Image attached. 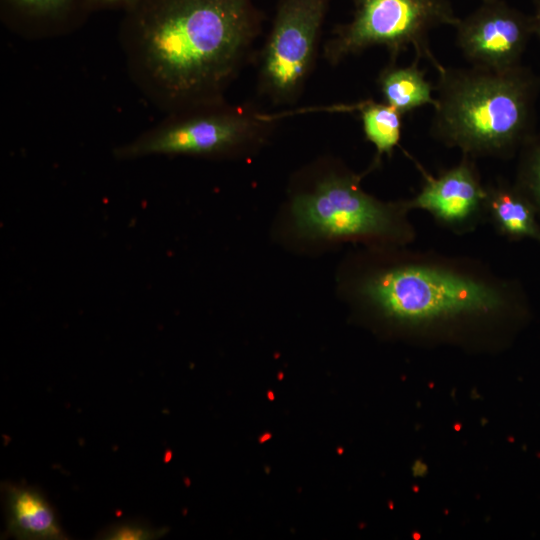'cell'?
Segmentation results:
<instances>
[{
  "instance_id": "6da1fadb",
  "label": "cell",
  "mask_w": 540,
  "mask_h": 540,
  "mask_svg": "<svg viewBox=\"0 0 540 540\" xmlns=\"http://www.w3.org/2000/svg\"><path fill=\"white\" fill-rule=\"evenodd\" d=\"M263 22L253 0H138L121 38L140 86L173 112L224 99Z\"/></svg>"
},
{
  "instance_id": "7a4b0ae2",
  "label": "cell",
  "mask_w": 540,
  "mask_h": 540,
  "mask_svg": "<svg viewBox=\"0 0 540 540\" xmlns=\"http://www.w3.org/2000/svg\"><path fill=\"white\" fill-rule=\"evenodd\" d=\"M354 262L346 293L394 328L428 335L490 329L522 318L527 293L480 259L406 246H369Z\"/></svg>"
},
{
  "instance_id": "3957f363",
  "label": "cell",
  "mask_w": 540,
  "mask_h": 540,
  "mask_svg": "<svg viewBox=\"0 0 540 540\" xmlns=\"http://www.w3.org/2000/svg\"><path fill=\"white\" fill-rule=\"evenodd\" d=\"M430 134L462 154L510 159L535 130L540 77L526 66L496 71L443 67Z\"/></svg>"
},
{
  "instance_id": "277c9868",
  "label": "cell",
  "mask_w": 540,
  "mask_h": 540,
  "mask_svg": "<svg viewBox=\"0 0 540 540\" xmlns=\"http://www.w3.org/2000/svg\"><path fill=\"white\" fill-rule=\"evenodd\" d=\"M331 165L292 198L294 226L310 239L358 241L368 246H406L417 233L408 199L382 201L363 190L361 179Z\"/></svg>"
},
{
  "instance_id": "5b68a950",
  "label": "cell",
  "mask_w": 540,
  "mask_h": 540,
  "mask_svg": "<svg viewBox=\"0 0 540 540\" xmlns=\"http://www.w3.org/2000/svg\"><path fill=\"white\" fill-rule=\"evenodd\" d=\"M277 116L253 104H229L225 99L171 112L166 120L114 149L121 160L152 155L205 158L239 156L260 148L271 136Z\"/></svg>"
},
{
  "instance_id": "8992f818",
  "label": "cell",
  "mask_w": 540,
  "mask_h": 540,
  "mask_svg": "<svg viewBox=\"0 0 540 540\" xmlns=\"http://www.w3.org/2000/svg\"><path fill=\"white\" fill-rule=\"evenodd\" d=\"M352 20L336 26L323 47V57L337 65L349 56L381 46L396 59L410 46L415 58L429 61L437 72L443 65L429 46V32L441 25L456 26L459 18L448 0H352Z\"/></svg>"
},
{
  "instance_id": "52a82bcc",
  "label": "cell",
  "mask_w": 540,
  "mask_h": 540,
  "mask_svg": "<svg viewBox=\"0 0 540 540\" xmlns=\"http://www.w3.org/2000/svg\"><path fill=\"white\" fill-rule=\"evenodd\" d=\"M330 0H280L258 58V92L294 104L314 68Z\"/></svg>"
},
{
  "instance_id": "ba28073f",
  "label": "cell",
  "mask_w": 540,
  "mask_h": 540,
  "mask_svg": "<svg viewBox=\"0 0 540 540\" xmlns=\"http://www.w3.org/2000/svg\"><path fill=\"white\" fill-rule=\"evenodd\" d=\"M456 44L471 66L503 71L521 64L532 17L502 0L482 2L455 26Z\"/></svg>"
},
{
  "instance_id": "9c48e42d",
  "label": "cell",
  "mask_w": 540,
  "mask_h": 540,
  "mask_svg": "<svg viewBox=\"0 0 540 540\" xmlns=\"http://www.w3.org/2000/svg\"><path fill=\"white\" fill-rule=\"evenodd\" d=\"M416 166L423 183L416 195L408 199L411 211L428 212L438 225L458 235L470 233L486 222V187L475 158L463 154L456 165L437 176L427 173L419 163Z\"/></svg>"
},
{
  "instance_id": "30bf717a",
  "label": "cell",
  "mask_w": 540,
  "mask_h": 540,
  "mask_svg": "<svg viewBox=\"0 0 540 540\" xmlns=\"http://www.w3.org/2000/svg\"><path fill=\"white\" fill-rule=\"evenodd\" d=\"M2 490L5 498L6 535L26 540L67 539L53 507L40 491L10 483L2 485Z\"/></svg>"
},
{
  "instance_id": "8fae6325",
  "label": "cell",
  "mask_w": 540,
  "mask_h": 540,
  "mask_svg": "<svg viewBox=\"0 0 540 540\" xmlns=\"http://www.w3.org/2000/svg\"><path fill=\"white\" fill-rule=\"evenodd\" d=\"M485 217L509 241L530 239L540 244V219L525 194L505 179L485 185Z\"/></svg>"
},
{
  "instance_id": "7c38bea8",
  "label": "cell",
  "mask_w": 540,
  "mask_h": 540,
  "mask_svg": "<svg viewBox=\"0 0 540 540\" xmlns=\"http://www.w3.org/2000/svg\"><path fill=\"white\" fill-rule=\"evenodd\" d=\"M419 59L407 66L389 62L378 74L376 83L383 102L403 116L422 106L436 103L433 86L418 66Z\"/></svg>"
},
{
  "instance_id": "4fadbf2b",
  "label": "cell",
  "mask_w": 540,
  "mask_h": 540,
  "mask_svg": "<svg viewBox=\"0 0 540 540\" xmlns=\"http://www.w3.org/2000/svg\"><path fill=\"white\" fill-rule=\"evenodd\" d=\"M339 110L359 113L364 136L376 149L375 158L365 174L379 166L383 156L392 157L401 140V113L384 102L371 99L355 105L340 106Z\"/></svg>"
},
{
  "instance_id": "5bb4252c",
  "label": "cell",
  "mask_w": 540,
  "mask_h": 540,
  "mask_svg": "<svg viewBox=\"0 0 540 540\" xmlns=\"http://www.w3.org/2000/svg\"><path fill=\"white\" fill-rule=\"evenodd\" d=\"M2 13L10 22L25 26H61L90 11L87 0H1Z\"/></svg>"
},
{
  "instance_id": "9a60e30c",
  "label": "cell",
  "mask_w": 540,
  "mask_h": 540,
  "mask_svg": "<svg viewBox=\"0 0 540 540\" xmlns=\"http://www.w3.org/2000/svg\"><path fill=\"white\" fill-rule=\"evenodd\" d=\"M514 183L531 201L540 219V130L533 133L518 153Z\"/></svg>"
},
{
  "instance_id": "2e32d148",
  "label": "cell",
  "mask_w": 540,
  "mask_h": 540,
  "mask_svg": "<svg viewBox=\"0 0 540 540\" xmlns=\"http://www.w3.org/2000/svg\"><path fill=\"white\" fill-rule=\"evenodd\" d=\"M157 530L136 522L116 524L102 534V539L108 540H147L154 539Z\"/></svg>"
},
{
  "instance_id": "e0dca14e",
  "label": "cell",
  "mask_w": 540,
  "mask_h": 540,
  "mask_svg": "<svg viewBox=\"0 0 540 540\" xmlns=\"http://www.w3.org/2000/svg\"><path fill=\"white\" fill-rule=\"evenodd\" d=\"M138 0H87L90 11L100 9H123L126 11Z\"/></svg>"
},
{
  "instance_id": "ac0fdd59",
  "label": "cell",
  "mask_w": 540,
  "mask_h": 540,
  "mask_svg": "<svg viewBox=\"0 0 540 540\" xmlns=\"http://www.w3.org/2000/svg\"><path fill=\"white\" fill-rule=\"evenodd\" d=\"M535 10L532 17L533 33L540 41V0H534Z\"/></svg>"
},
{
  "instance_id": "d6986e66",
  "label": "cell",
  "mask_w": 540,
  "mask_h": 540,
  "mask_svg": "<svg viewBox=\"0 0 540 540\" xmlns=\"http://www.w3.org/2000/svg\"><path fill=\"white\" fill-rule=\"evenodd\" d=\"M488 1H492V0H481V2H488Z\"/></svg>"
}]
</instances>
